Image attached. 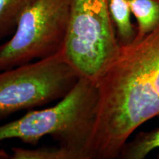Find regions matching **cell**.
Masks as SVG:
<instances>
[{
    "label": "cell",
    "mask_w": 159,
    "mask_h": 159,
    "mask_svg": "<svg viewBox=\"0 0 159 159\" xmlns=\"http://www.w3.org/2000/svg\"><path fill=\"white\" fill-rule=\"evenodd\" d=\"M159 148V127L148 132H140L130 142L125 143L119 154L120 159H144Z\"/></svg>",
    "instance_id": "obj_8"
},
{
    "label": "cell",
    "mask_w": 159,
    "mask_h": 159,
    "mask_svg": "<svg viewBox=\"0 0 159 159\" xmlns=\"http://www.w3.org/2000/svg\"><path fill=\"white\" fill-rule=\"evenodd\" d=\"M137 21L138 33L142 39L159 26V0H127Z\"/></svg>",
    "instance_id": "obj_7"
},
{
    "label": "cell",
    "mask_w": 159,
    "mask_h": 159,
    "mask_svg": "<svg viewBox=\"0 0 159 159\" xmlns=\"http://www.w3.org/2000/svg\"><path fill=\"white\" fill-rule=\"evenodd\" d=\"M80 78L62 51L0 71V121L14 113L60 100Z\"/></svg>",
    "instance_id": "obj_4"
},
{
    "label": "cell",
    "mask_w": 159,
    "mask_h": 159,
    "mask_svg": "<svg viewBox=\"0 0 159 159\" xmlns=\"http://www.w3.org/2000/svg\"><path fill=\"white\" fill-rule=\"evenodd\" d=\"M119 50L108 0H73L62 54L79 76L97 83Z\"/></svg>",
    "instance_id": "obj_3"
},
{
    "label": "cell",
    "mask_w": 159,
    "mask_h": 159,
    "mask_svg": "<svg viewBox=\"0 0 159 159\" xmlns=\"http://www.w3.org/2000/svg\"><path fill=\"white\" fill-rule=\"evenodd\" d=\"M10 159H77L72 152L61 147H43L37 149L12 148Z\"/></svg>",
    "instance_id": "obj_10"
},
{
    "label": "cell",
    "mask_w": 159,
    "mask_h": 159,
    "mask_svg": "<svg viewBox=\"0 0 159 159\" xmlns=\"http://www.w3.org/2000/svg\"><path fill=\"white\" fill-rule=\"evenodd\" d=\"M33 0H0V40L13 34L19 20Z\"/></svg>",
    "instance_id": "obj_9"
},
{
    "label": "cell",
    "mask_w": 159,
    "mask_h": 159,
    "mask_svg": "<svg viewBox=\"0 0 159 159\" xmlns=\"http://www.w3.org/2000/svg\"><path fill=\"white\" fill-rule=\"evenodd\" d=\"M97 85L98 105L89 159L119 158L131 134L159 116V26L120 47Z\"/></svg>",
    "instance_id": "obj_1"
},
{
    "label": "cell",
    "mask_w": 159,
    "mask_h": 159,
    "mask_svg": "<svg viewBox=\"0 0 159 159\" xmlns=\"http://www.w3.org/2000/svg\"><path fill=\"white\" fill-rule=\"evenodd\" d=\"M73 0H33L0 47V71L57 54L64 47Z\"/></svg>",
    "instance_id": "obj_5"
},
{
    "label": "cell",
    "mask_w": 159,
    "mask_h": 159,
    "mask_svg": "<svg viewBox=\"0 0 159 159\" xmlns=\"http://www.w3.org/2000/svg\"><path fill=\"white\" fill-rule=\"evenodd\" d=\"M98 99L97 83L81 77L54 106L31 111L20 119L0 125V143L16 139L36 145L43 137L49 136L77 159H89ZM7 158L10 155L0 150V159Z\"/></svg>",
    "instance_id": "obj_2"
},
{
    "label": "cell",
    "mask_w": 159,
    "mask_h": 159,
    "mask_svg": "<svg viewBox=\"0 0 159 159\" xmlns=\"http://www.w3.org/2000/svg\"><path fill=\"white\" fill-rule=\"evenodd\" d=\"M110 17L120 47L132 43L136 39L138 29L131 22V11L127 0H108Z\"/></svg>",
    "instance_id": "obj_6"
}]
</instances>
